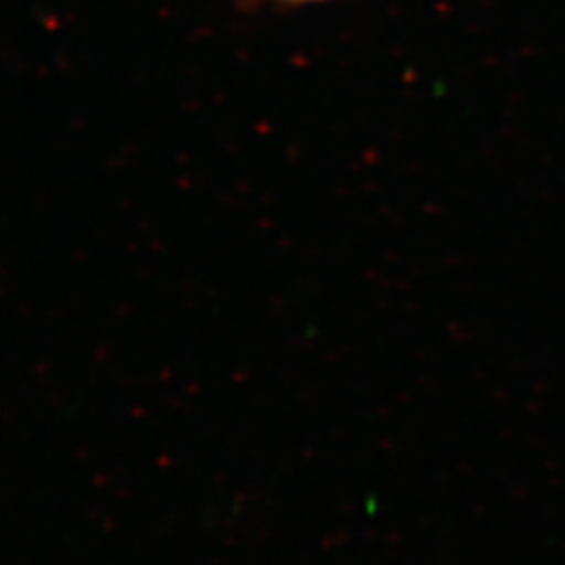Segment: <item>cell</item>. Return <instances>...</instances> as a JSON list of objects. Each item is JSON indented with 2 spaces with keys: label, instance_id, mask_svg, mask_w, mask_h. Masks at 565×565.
I'll return each instance as SVG.
<instances>
[{
  "label": "cell",
  "instance_id": "obj_1",
  "mask_svg": "<svg viewBox=\"0 0 565 565\" xmlns=\"http://www.w3.org/2000/svg\"><path fill=\"white\" fill-rule=\"evenodd\" d=\"M331 0H243L247 9L256 7H275V9H300V7H310V4H323Z\"/></svg>",
  "mask_w": 565,
  "mask_h": 565
}]
</instances>
